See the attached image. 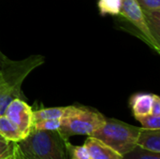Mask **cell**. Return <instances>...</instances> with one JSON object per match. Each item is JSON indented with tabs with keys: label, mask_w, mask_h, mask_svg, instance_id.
Instances as JSON below:
<instances>
[{
	"label": "cell",
	"mask_w": 160,
	"mask_h": 159,
	"mask_svg": "<svg viewBox=\"0 0 160 159\" xmlns=\"http://www.w3.org/2000/svg\"><path fill=\"white\" fill-rule=\"evenodd\" d=\"M15 159H23V158H22V157L17 154V149H16V157H15Z\"/></svg>",
	"instance_id": "22"
},
{
	"label": "cell",
	"mask_w": 160,
	"mask_h": 159,
	"mask_svg": "<svg viewBox=\"0 0 160 159\" xmlns=\"http://www.w3.org/2000/svg\"><path fill=\"white\" fill-rule=\"evenodd\" d=\"M142 11H160V0H136Z\"/></svg>",
	"instance_id": "19"
},
{
	"label": "cell",
	"mask_w": 160,
	"mask_h": 159,
	"mask_svg": "<svg viewBox=\"0 0 160 159\" xmlns=\"http://www.w3.org/2000/svg\"><path fill=\"white\" fill-rule=\"evenodd\" d=\"M17 143L8 142L0 136V159H15Z\"/></svg>",
	"instance_id": "15"
},
{
	"label": "cell",
	"mask_w": 160,
	"mask_h": 159,
	"mask_svg": "<svg viewBox=\"0 0 160 159\" xmlns=\"http://www.w3.org/2000/svg\"><path fill=\"white\" fill-rule=\"evenodd\" d=\"M4 115L19 128L24 139L33 129V111L31 107L22 98H14L11 100L7 106Z\"/></svg>",
	"instance_id": "6"
},
{
	"label": "cell",
	"mask_w": 160,
	"mask_h": 159,
	"mask_svg": "<svg viewBox=\"0 0 160 159\" xmlns=\"http://www.w3.org/2000/svg\"><path fill=\"white\" fill-rule=\"evenodd\" d=\"M141 127L130 126L116 119H107L105 123L96 130L91 137H94L120 155L131 151L137 145V140Z\"/></svg>",
	"instance_id": "3"
},
{
	"label": "cell",
	"mask_w": 160,
	"mask_h": 159,
	"mask_svg": "<svg viewBox=\"0 0 160 159\" xmlns=\"http://www.w3.org/2000/svg\"><path fill=\"white\" fill-rule=\"evenodd\" d=\"M153 94H136L130 99V105L135 118L151 113Z\"/></svg>",
	"instance_id": "9"
},
{
	"label": "cell",
	"mask_w": 160,
	"mask_h": 159,
	"mask_svg": "<svg viewBox=\"0 0 160 159\" xmlns=\"http://www.w3.org/2000/svg\"><path fill=\"white\" fill-rule=\"evenodd\" d=\"M151 114L160 116V97L153 94V101L151 107Z\"/></svg>",
	"instance_id": "20"
},
{
	"label": "cell",
	"mask_w": 160,
	"mask_h": 159,
	"mask_svg": "<svg viewBox=\"0 0 160 159\" xmlns=\"http://www.w3.org/2000/svg\"><path fill=\"white\" fill-rule=\"evenodd\" d=\"M142 126V128L146 129H160V116L154 114H147L136 118Z\"/></svg>",
	"instance_id": "18"
},
{
	"label": "cell",
	"mask_w": 160,
	"mask_h": 159,
	"mask_svg": "<svg viewBox=\"0 0 160 159\" xmlns=\"http://www.w3.org/2000/svg\"><path fill=\"white\" fill-rule=\"evenodd\" d=\"M88 152L91 159H122V155L102 142L101 141L89 136L83 144Z\"/></svg>",
	"instance_id": "7"
},
{
	"label": "cell",
	"mask_w": 160,
	"mask_h": 159,
	"mask_svg": "<svg viewBox=\"0 0 160 159\" xmlns=\"http://www.w3.org/2000/svg\"><path fill=\"white\" fill-rule=\"evenodd\" d=\"M119 14L129 21L141 32L142 37L145 38V41L158 52H159L160 44L157 42V40L153 37L146 22L143 11L136 0H122Z\"/></svg>",
	"instance_id": "5"
},
{
	"label": "cell",
	"mask_w": 160,
	"mask_h": 159,
	"mask_svg": "<svg viewBox=\"0 0 160 159\" xmlns=\"http://www.w3.org/2000/svg\"><path fill=\"white\" fill-rule=\"evenodd\" d=\"M61 126V119H46L34 123L33 128L36 130H58Z\"/></svg>",
	"instance_id": "16"
},
{
	"label": "cell",
	"mask_w": 160,
	"mask_h": 159,
	"mask_svg": "<svg viewBox=\"0 0 160 159\" xmlns=\"http://www.w3.org/2000/svg\"><path fill=\"white\" fill-rule=\"evenodd\" d=\"M143 14L153 37L160 44V11H143Z\"/></svg>",
	"instance_id": "12"
},
{
	"label": "cell",
	"mask_w": 160,
	"mask_h": 159,
	"mask_svg": "<svg viewBox=\"0 0 160 159\" xmlns=\"http://www.w3.org/2000/svg\"><path fill=\"white\" fill-rule=\"evenodd\" d=\"M122 159H160V153L148 151L136 145L131 151L125 154Z\"/></svg>",
	"instance_id": "13"
},
{
	"label": "cell",
	"mask_w": 160,
	"mask_h": 159,
	"mask_svg": "<svg viewBox=\"0 0 160 159\" xmlns=\"http://www.w3.org/2000/svg\"><path fill=\"white\" fill-rule=\"evenodd\" d=\"M68 107H55V108H47L41 109L33 112L34 123L46 119H62L68 112Z\"/></svg>",
	"instance_id": "11"
},
{
	"label": "cell",
	"mask_w": 160,
	"mask_h": 159,
	"mask_svg": "<svg viewBox=\"0 0 160 159\" xmlns=\"http://www.w3.org/2000/svg\"><path fill=\"white\" fill-rule=\"evenodd\" d=\"M68 156L70 159H91L87 148L83 146H76L68 142Z\"/></svg>",
	"instance_id": "17"
},
{
	"label": "cell",
	"mask_w": 160,
	"mask_h": 159,
	"mask_svg": "<svg viewBox=\"0 0 160 159\" xmlns=\"http://www.w3.org/2000/svg\"><path fill=\"white\" fill-rule=\"evenodd\" d=\"M9 59L0 51V73L2 72V70L4 69V67H5V66L7 65V63H8V61Z\"/></svg>",
	"instance_id": "21"
},
{
	"label": "cell",
	"mask_w": 160,
	"mask_h": 159,
	"mask_svg": "<svg viewBox=\"0 0 160 159\" xmlns=\"http://www.w3.org/2000/svg\"><path fill=\"white\" fill-rule=\"evenodd\" d=\"M68 142L58 130L33 128L24 140L17 142V154L23 159H69Z\"/></svg>",
	"instance_id": "1"
},
{
	"label": "cell",
	"mask_w": 160,
	"mask_h": 159,
	"mask_svg": "<svg viewBox=\"0 0 160 159\" xmlns=\"http://www.w3.org/2000/svg\"><path fill=\"white\" fill-rule=\"evenodd\" d=\"M105 120L104 115L95 110L69 106L68 113L61 119L58 131L68 140L75 135L91 136L105 123Z\"/></svg>",
	"instance_id": "4"
},
{
	"label": "cell",
	"mask_w": 160,
	"mask_h": 159,
	"mask_svg": "<svg viewBox=\"0 0 160 159\" xmlns=\"http://www.w3.org/2000/svg\"><path fill=\"white\" fill-rule=\"evenodd\" d=\"M121 4L122 0H98L99 11L101 15H117L120 13Z\"/></svg>",
	"instance_id": "14"
},
{
	"label": "cell",
	"mask_w": 160,
	"mask_h": 159,
	"mask_svg": "<svg viewBox=\"0 0 160 159\" xmlns=\"http://www.w3.org/2000/svg\"><path fill=\"white\" fill-rule=\"evenodd\" d=\"M0 136L8 142L16 143L24 140L19 128L4 114L0 115Z\"/></svg>",
	"instance_id": "10"
},
{
	"label": "cell",
	"mask_w": 160,
	"mask_h": 159,
	"mask_svg": "<svg viewBox=\"0 0 160 159\" xmlns=\"http://www.w3.org/2000/svg\"><path fill=\"white\" fill-rule=\"evenodd\" d=\"M44 63L41 55H31L23 60H8L0 73V115L14 98H22V83L27 75Z\"/></svg>",
	"instance_id": "2"
},
{
	"label": "cell",
	"mask_w": 160,
	"mask_h": 159,
	"mask_svg": "<svg viewBox=\"0 0 160 159\" xmlns=\"http://www.w3.org/2000/svg\"><path fill=\"white\" fill-rule=\"evenodd\" d=\"M137 145L148 151L160 153V129L141 128Z\"/></svg>",
	"instance_id": "8"
}]
</instances>
